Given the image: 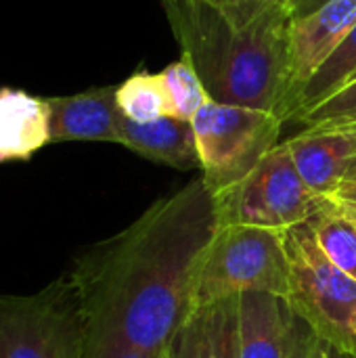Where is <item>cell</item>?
I'll use <instances>...</instances> for the list:
<instances>
[{
    "instance_id": "cell-1",
    "label": "cell",
    "mask_w": 356,
    "mask_h": 358,
    "mask_svg": "<svg viewBox=\"0 0 356 358\" xmlns=\"http://www.w3.org/2000/svg\"><path fill=\"white\" fill-rule=\"evenodd\" d=\"M220 224L218 197L197 176L88 248L69 271L86 323L157 357L201 310L197 287Z\"/></svg>"
},
{
    "instance_id": "cell-2",
    "label": "cell",
    "mask_w": 356,
    "mask_h": 358,
    "mask_svg": "<svg viewBox=\"0 0 356 358\" xmlns=\"http://www.w3.org/2000/svg\"><path fill=\"white\" fill-rule=\"evenodd\" d=\"M208 96L279 117L294 13L283 0H162ZM281 120V117H279Z\"/></svg>"
},
{
    "instance_id": "cell-3",
    "label": "cell",
    "mask_w": 356,
    "mask_h": 358,
    "mask_svg": "<svg viewBox=\"0 0 356 358\" xmlns=\"http://www.w3.org/2000/svg\"><path fill=\"white\" fill-rule=\"evenodd\" d=\"M290 262L287 304L315 336L344 358L356 355V281L319 248L308 224L285 233Z\"/></svg>"
},
{
    "instance_id": "cell-4",
    "label": "cell",
    "mask_w": 356,
    "mask_h": 358,
    "mask_svg": "<svg viewBox=\"0 0 356 358\" xmlns=\"http://www.w3.org/2000/svg\"><path fill=\"white\" fill-rule=\"evenodd\" d=\"M86 317L69 273L34 294L0 296V358H84Z\"/></svg>"
},
{
    "instance_id": "cell-5",
    "label": "cell",
    "mask_w": 356,
    "mask_h": 358,
    "mask_svg": "<svg viewBox=\"0 0 356 358\" xmlns=\"http://www.w3.org/2000/svg\"><path fill=\"white\" fill-rule=\"evenodd\" d=\"M285 233L233 222L220 224L201 271L197 306L206 308L241 294H273L287 300Z\"/></svg>"
},
{
    "instance_id": "cell-6",
    "label": "cell",
    "mask_w": 356,
    "mask_h": 358,
    "mask_svg": "<svg viewBox=\"0 0 356 358\" xmlns=\"http://www.w3.org/2000/svg\"><path fill=\"white\" fill-rule=\"evenodd\" d=\"M204 180L222 195L279 145L283 120L271 111L208 101L191 120Z\"/></svg>"
},
{
    "instance_id": "cell-7",
    "label": "cell",
    "mask_w": 356,
    "mask_h": 358,
    "mask_svg": "<svg viewBox=\"0 0 356 358\" xmlns=\"http://www.w3.org/2000/svg\"><path fill=\"white\" fill-rule=\"evenodd\" d=\"M216 197L222 224L233 222L281 233L306 224L327 199L304 182L285 143H279L237 187Z\"/></svg>"
},
{
    "instance_id": "cell-8",
    "label": "cell",
    "mask_w": 356,
    "mask_h": 358,
    "mask_svg": "<svg viewBox=\"0 0 356 358\" xmlns=\"http://www.w3.org/2000/svg\"><path fill=\"white\" fill-rule=\"evenodd\" d=\"M355 23L356 0H327L317 10L294 17L287 44L285 88L279 109L283 124L294 122L306 86L342 46Z\"/></svg>"
},
{
    "instance_id": "cell-9",
    "label": "cell",
    "mask_w": 356,
    "mask_h": 358,
    "mask_svg": "<svg viewBox=\"0 0 356 358\" xmlns=\"http://www.w3.org/2000/svg\"><path fill=\"white\" fill-rule=\"evenodd\" d=\"M118 86L90 88L69 96H48L50 143L97 141L120 143Z\"/></svg>"
},
{
    "instance_id": "cell-10",
    "label": "cell",
    "mask_w": 356,
    "mask_h": 358,
    "mask_svg": "<svg viewBox=\"0 0 356 358\" xmlns=\"http://www.w3.org/2000/svg\"><path fill=\"white\" fill-rule=\"evenodd\" d=\"M304 182L321 197H332L356 157L353 136L342 128H304L285 141Z\"/></svg>"
},
{
    "instance_id": "cell-11",
    "label": "cell",
    "mask_w": 356,
    "mask_h": 358,
    "mask_svg": "<svg viewBox=\"0 0 356 358\" xmlns=\"http://www.w3.org/2000/svg\"><path fill=\"white\" fill-rule=\"evenodd\" d=\"M239 358H287L296 315L273 294L239 296Z\"/></svg>"
},
{
    "instance_id": "cell-12",
    "label": "cell",
    "mask_w": 356,
    "mask_h": 358,
    "mask_svg": "<svg viewBox=\"0 0 356 358\" xmlns=\"http://www.w3.org/2000/svg\"><path fill=\"white\" fill-rule=\"evenodd\" d=\"M48 143V101L25 90L0 88V164L27 162Z\"/></svg>"
},
{
    "instance_id": "cell-13",
    "label": "cell",
    "mask_w": 356,
    "mask_h": 358,
    "mask_svg": "<svg viewBox=\"0 0 356 358\" xmlns=\"http://www.w3.org/2000/svg\"><path fill=\"white\" fill-rule=\"evenodd\" d=\"M120 145L143 155L145 159L178 168H199V153L193 124L164 115L149 124H136L120 115Z\"/></svg>"
},
{
    "instance_id": "cell-14",
    "label": "cell",
    "mask_w": 356,
    "mask_h": 358,
    "mask_svg": "<svg viewBox=\"0 0 356 358\" xmlns=\"http://www.w3.org/2000/svg\"><path fill=\"white\" fill-rule=\"evenodd\" d=\"M323 254L356 281V218L334 199H325L306 222Z\"/></svg>"
},
{
    "instance_id": "cell-15",
    "label": "cell",
    "mask_w": 356,
    "mask_h": 358,
    "mask_svg": "<svg viewBox=\"0 0 356 358\" xmlns=\"http://www.w3.org/2000/svg\"><path fill=\"white\" fill-rule=\"evenodd\" d=\"M115 101L120 113L136 124H149L168 115V99L159 73H132L118 86Z\"/></svg>"
},
{
    "instance_id": "cell-16",
    "label": "cell",
    "mask_w": 356,
    "mask_h": 358,
    "mask_svg": "<svg viewBox=\"0 0 356 358\" xmlns=\"http://www.w3.org/2000/svg\"><path fill=\"white\" fill-rule=\"evenodd\" d=\"M159 78L168 99V115L172 117L191 122L210 101L197 71L187 59L170 63L164 71H159Z\"/></svg>"
},
{
    "instance_id": "cell-17",
    "label": "cell",
    "mask_w": 356,
    "mask_h": 358,
    "mask_svg": "<svg viewBox=\"0 0 356 358\" xmlns=\"http://www.w3.org/2000/svg\"><path fill=\"white\" fill-rule=\"evenodd\" d=\"M356 78V23L353 25L350 34L346 36V40L342 42V46L334 52V57L319 69V73L311 80V84L306 86L304 94H302V103H300V113H304L306 109L315 107L317 103L325 101L329 94H334L336 90H340L344 84H348L350 80ZM296 115V117H298ZM294 117V122H296Z\"/></svg>"
},
{
    "instance_id": "cell-18",
    "label": "cell",
    "mask_w": 356,
    "mask_h": 358,
    "mask_svg": "<svg viewBox=\"0 0 356 358\" xmlns=\"http://www.w3.org/2000/svg\"><path fill=\"white\" fill-rule=\"evenodd\" d=\"M239 298L204 308V358H239Z\"/></svg>"
},
{
    "instance_id": "cell-19",
    "label": "cell",
    "mask_w": 356,
    "mask_h": 358,
    "mask_svg": "<svg viewBox=\"0 0 356 358\" xmlns=\"http://www.w3.org/2000/svg\"><path fill=\"white\" fill-rule=\"evenodd\" d=\"M304 128H338L356 124V78L325 101L306 109L296 117Z\"/></svg>"
},
{
    "instance_id": "cell-20",
    "label": "cell",
    "mask_w": 356,
    "mask_h": 358,
    "mask_svg": "<svg viewBox=\"0 0 356 358\" xmlns=\"http://www.w3.org/2000/svg\"><path fill=\"white\" fill-rule=\"evenodd\" d=\"M84 358H157L153 355H147L134 346H130L128 342H124L122 338L90 327L86 323V344H84Z\"/></svg>"
},
{
    "instance_id": "cell-21",
    "label": "cell",
    "mask_w": 356,
    "mask_h": 358,
    "mask_svg": "<svg viewBox=\"0 0 356 358\" xmlns=\"http://www.w3.org/2000/svg\"><path fill=\"white\" fill-rule=\"evenodd\" d=\"M157 358H204V308L191 317Z\"/></svg>"
},
{
    "instance_id": "cell-22",
    "label": "cell",
    "mask_w": 356,
    "mask_h": 358,
    "mask_svg": "<svg viewBox=\"0 0 356 358\" xmlns=\"http://www.w3.org/2000/svg\"><path fill=\"white\" fill-rule=\"evenodd\" d=\"M321 340L315 336V331L296 317L292 342H290V355L287 358H317V348Z\"/></svg>"
},
{
    "instance_id": "cell-23",
    "label": "cell",
    "mask_w": 356,
    "mask_h": 358,
    "mask_svg": "<svg viewBox=\"0 0 356 358\" xmlns=\"http://www.w3.org/2000/svg\"><path fill=\"white\" fill-rule=\"evenodd\" d=\"M329 199L340 203L344 210H348L356 218V180H344Z\"/></svg>"
},
{
    "instance_id": "cell-24",
    "label": "cell",
    "mask_w": 356,
    "mask_h": 358,
    "mask_svg": "<svg viewBox=\"0 0 356 358\" xmlns=\"http://www.w3.org/2000/svg\"><path fill=\"white\" fill-rule=\"evenodd\" d=\"M283 2L294 13V17H304V15L317 10L319 6H323L327 0H283Z\"/></svg>"
},
{
    "instance_id": "cell-25",
    "label": "cell",
    "mask_w": 356,
    "mask_h": 358,
    "mask_svg": "<svg viewBox=\"0 0 356 358\" xmlns=\"http://www.w3.org/2000/svg\"><path fill=\"white\" fill-rule=\"evenodd\" d=\"M340 355L338 352H334L329 346H325L323 342L319 344V348H317V358H338Z\"/></svg>"
},
{
    "instance_id": "cell-26",
    "label": "cell",
    "mask_w": 356,
    "mask_h": 358,
    "mask_svg": "<svg viewBox=\"0 0 356 358\" xmlns=\"http://www.w3.org/2000/svg\"><path fill=\"white\" fill-rule=\"evenodd\" d=\"M344 180H356V157L350 162L348 166V172H346V178Z\"/></svg>"
},
{
    "instance_id": "cell-27",
    "label": "cell",
    "mask_w": 356,
    "mask_h": 358,
    "mask_svg": "<svg viewBox=\"0 0 356 358\" xmlns=\"http://www.w3.org/2000/svg\"><path fill=\"white\" fill-rule=\"evenodd\" d=\"M355 358H356V355H355Z\"/></svg>"
}]
</instances>
